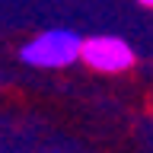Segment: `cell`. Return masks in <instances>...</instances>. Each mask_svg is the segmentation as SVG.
<instances>
[{
	"instance_id": "cell-1",
	"label": "cell",
	"mask_w": 153,
	"mask_h": 153,
	"mask_svg": "<svg viewBox=\"0 0 153 153\" xmlns=\"http://www.w3.org/2000/svg\"><path fill=\"white\" fill-rule=\"evenodd\" d=\"M80 45H83V38L70 29H48L35 35L29 45H22L19 57L29 67L54 70V67H70L74 61H80Z\"/></svg>"
},
{
	"instance_id": "cell-2",
	"label": "cell",
	"mask_w": 153,
	"mask_h": 153,
	"mask_svg": "<svg viewBox=\"0 0 153 153\" xmlns=\"http://www.w3.org/2000/svg\"><path fill=\"white\" fill-rule=\"evenodd\" d=\"M80 57L86 64L99 70V74H121L134 64V51L131 45L118 35H93V38H83L80 45Z\"/></svg>"
},
{
	"instance_id": "cell-3",
	"label": "cell",
	"mask_w": 153,
	"mask_h": 153,
	"mask_svg": "<svg viewBox=\"0 0 153 153\" xmlns=\"http://www.w3.org/2000/svg\"><path fill=\"white\" fill-rule=\"evenodd\" d=\"M137 3H140V7H150V10H153V0H137Z\"/></svg>"
}]
</instances>
